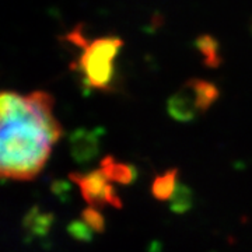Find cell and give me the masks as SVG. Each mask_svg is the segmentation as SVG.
Listing matches in <instances>:
<instances>
[{
	"label": "cell",
	"mask_w": 252,
	"mask_h": 252,
	"mask_svg": "<svg viewBox=\"0 0 252 252\" xmlns=\"http://www.w3.org/2000/svg\"><path fill=\"white\" fill-rule=\"evenodd\" d=\"M46 91H0V180H34L62 136Z\"/></svg>",
	"instance_id": "6da1fadb"
},
{
	"label": "cell",
	"mask_w": 252,
	"mask_h": 252,
	"mask_svg": "<svg viewBox=\"0 0 252 252\" xmlns=\"http://www.w3.org/2000/svg\"><path fill=\"white\" fill-rule=\"evenodd\" d=\"M70 41L80 48V55L73 63L84 86L93 90H108L117 74V59L124 46L121 38L114 35L86 39L80 32H72Z\"/></svg>",
	"instance_id": "7a4b0ae2"
},
{
	"label": "cell",
	"mask_w": 252,
	"mask_h": 252,
	"mask_svg": "<svg viewBox=\"0 0 252 252\" xmlns=\"http://www.w3.org/2000/svg\"><path fill=\"white\" fill-rule=\"evenodd\" d=\"M216 97V87H213L210 83L202 80L189 81L178 94H175L170 102V111L172 117L187 121L195 117L199 111H205Z\"/></svg>",
	"instance_id": "3957f363"
},
{
	"label": "cell",
	"mask_w": 252,
	"mask_h": 252,
	"mask_svg": "<svg viewBox=\"0 0 252 252\" xmlns=\"http://www.w3.org/2000/svg\"><path fill=\"white\" fill-rule=\"evenodd\" d=\"M174 172H168L164 178H160V180L156 182L154 185V193L158 196V198L165 199L170 196L172 190V184H174Z\"/></svg>",
	"instance_id": "277c9868"
}]
</instances>
